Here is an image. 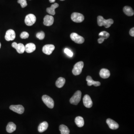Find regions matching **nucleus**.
Instances as JSON below:
<instances>
[{"mask_svg":"<svg viewBox=\"0 0 134 134\" xmlns=\"http://www.w3.org/2000/svg\"><path fill=\"white\" fill-rule=\"evenodd\" d=\"M15 49L19 53H23L25 51V46L22 43L18 44Z\"/></svg>","mask_w":134,"mask_h":134,"instance_id":"nucleus-25","label":"nucleus"},{"mask_svg":"<svg viewBox=\"0 0 134 134\" xmlns=\"http://www.w3.org/2000/svg\"><path fill=\"white\" fill-rule=\"evenodd\" d=\"M25 51L28 53H31L35 50V44L32 43H30L26 45L25 46Z\"/></svg>","mask_w":134,"mask_h":134,"instance_id":"nucleus-16","label":"nucleus"},{"mask_svg":"<svg viewBox=\"0 0 134 134\" xmlns=\"http://www.w3.org/2000/svg\"><path fill=\"white\" fill-rule=\"evenodd\" d=\"M56 0H49V2L50 3H53L55 2Z\"/></svg>","mask_w":134,"mask_h":134,"instance_id":"nucleus-32","label":"nucleus"},{"mask_svg":"<svg viewBox=\"0 0 134 134\" xmlns=\"http://www.w3.org/2000/svg\"><path fill=\"white\" fill-rule=\"evenodd\" d=\"M45 36V34L44 32L43 31L38 32L36 34V37L40 40L44 39Z\"/></svg>","mask_w":134,"mask_h":134,"instance_id":"nucleus-26","label":"nucleus"},{"mask_svg":"<svg viewBox=\"0 0 134 134\" xmlns=\"http://www.w3.org/2000/svg\"><path fill=\"white\" fill-rule=\"evenodd\" d=\"M16 129V126L14 123H9L6 126V131L9 133H13Z\"/></svg>","mask_w":134,"mask_h":134,"instance_id":"nucleus-20","label":"nucleus"},{"mask_svg":"<svg viewBox=\"0 0 134 134\" xmlns=\"http://www.w3.org/2000/svg\"><path fill=\"white\" fill-rule=\"evenodd\" d=\"M82 96V93L80 91H78L75 93L70 100V102L72 104L77 105L80 102Z\"/></svg>","mask_w":134,"mask_h":134,"instance_id":"nucleus-3","label":"nucleus"},{"mask_svg":"<svg viewBox=\"0 0 134 134\" xmlns=\"http://www.w3.org/2000/svg\"><path fill=\"white\" fill-rule=\"evenodd\" d=\"M123 12L125 14L128 16H132L134 15V10L131 7L129 6H125L123 8Z\"/></svg>","mask_w":134,"mask_h":134,"instance_id":"nucleus-21","label":"nucleus"},{"mask_svg":"<svg viewBox=\"0 0 134 134\" xmlns=\"http://www.w3.org/2000/svg\"><path fill=\"white\" fill-rule=\"evenodd\" d=\"M60 1H65V0H60Z\"/></svg>","mask_w":134,"mask_h":134,"instance_id":"nucleus-34","label":"nucleus"},{"mask_svg":"<svg viewBox=\"0 0 134 134\" xmlns=\"http://www.w3.org/2000/svg\"><path fill=\"white\" fill-rule=\"evenodd\" d=\"M16 37L14 31L12 29L8 30L6 33L5 39L7 41L14 40Z\"/></svg>","mask_w":134,"mask_h":134,"instance_id":"nucleus-8","label":"nucleus"},{"mask_svg":"<svg viewBox=\"0 0 134 134\" xmlns=\"http://www.w3.org/2000/svg\"><path fill=\"white\" fill-rule=\"evenodd\" d=\"M71 39L76 43L81 44L84 42V38L82 36L79 35L78 34L75 32L71 33L70 35Z\"/></svg>","mask_w":134,"mask_h":134,"instance_id":"nucleus-6","label":"nucleus"},{"mask_svg":"<svg viewBox=\"0 0 134 134\" xmlns=\"http://www.w3.org/2000/svg\"><path fill=\"white\" fill-rule=\"evenodd\" d=\"M86 80L87 82V85L89 86L93 85L95 87H98L101 85V83L100 82L94 81L90 76H88L87 77Z\"/></svg>","mask_w":134,"mask_h":134,"instance_id":"nucleus-15","label":"nucleus"},{"mask_svg":"<svg viewBox=\"0 0 134 134\" xmlns=\"http://www.w3.org/2000/svg\"><path fill=\"white\" fill-rule=\"evenodd\" d=\"M54 19L51 15H47L44 18L43 23L46 26H50L53 24Z\"/></svg>","mask_w":134,"mask_h":134,"instance_id":"nucleus-12","label":"nucleus"},{"mask_svg":"<svg viewBox=\"0 0 134 134\" xmlns=\"http://www.w3.org/2000/svg\"><path fill=\"white\" fill-rule=\"evenodd\" d=\"M75 123L78 127H82L84 125V119L82 117L78 116L75 118Z\"/></svg>","mask_w":134,"mask_h":134,"instance_id":"nucleus-22","label":"nucleus"},{"mask_svg":"<svg viewBox=\"0 0 134 134\" xmlns=\"http://www.w3.org/2000/svg\"><path fill=\"white\" fill-rule=\"evenodd\" d=\"M107 125L109 127L110 129L112 130H116L118 129L119 127V125L112 119L110 118H108L106 121Z\"/></svg>","mask_w":134,"mask_h":134,"instance_id":"nucleus-13","label":"nucleus"},{"mask_svg":"<svg viewBox=\"0 0 134 134\" xmlns=\"http://www.w3.org/2000/svg\"><path fill=\"white\" fill-rule=\"evenodd\" d=\"M58 6H59V5L58 4L54 3V4L51 5V7L47 8V10H46L47 12L51 15H54L56 14L55 11V9L58 8Z\"/></svg>","mask_w":134,"mask_h":134,"instance_id":"nucleus-17","label":"nucleus"},{"mask_svg":"<svg viewBox=\"0 0 134 134\" xmlns=\"http://www.w3.org/2000/svg\"><path fill=\"white\" fill-rule=\"evenodd\" d=\"M71 19L74 22L80 23L83 21L84 17L82 14L79 13H74L71 15Z\"/></svg>","mask_w":134,"mask_h":134,"instance_id":"nucleus-7","label":"nucleus"},{"mask_svg":"<svg viewBox=\"0 0 134 134\" xmlns=\"http://www.w3.org/2000/svg\"><path fill=\"white\" fill-rule=\"evenodd\" d=\"M59 130L61 134H69L70 130L69 128L65 125H62L59 126Z\"/></svg>","mask_w":134,"mask_h":134,"instance_id":"nucleus-24","label":"nucleus"},{"mask_svg":"<svg viewBox=\"0 0 134 134\" xmlns=\"http://www.w3.org/2000/svg\"><path fill=\"white\" fill-rule=\"evenodd\" d=\"M97 22L99 26H104L106 28H108L113 23L114 21L112 19H105L102 16H99L97 17Z\"/></svg>","mask_w":134,"mask_h":134,"instance_id":"nucleus-1","label":"nucleus"},{"mask_svg":"<svg viewBox=\"0 0 134 134\" xmlns=\"http://www.w3.org/2000/svg\"><path fill=\"white\" fill-rule=\"evenodd\" d=\"M65 83V79L62 77H60L56 81V85L57 88H61L64 86Z\"/></svg>","mask_w":134,"mask_h":134,"instance_id":"nucleus-23","label":"nucleus"},{"mask_svg":"<svg viewBox=\"0 0 134 134\" xmlns=\"http://www.w3.org/2000/svg\"><path fill=\"white\" fill-rule=\"evenodd\" d=\"M129 34L131 36H134V28H131L129 32Z\"/></svg>","mask_w":134,"mask_h":134,"instance_id":"nucleus-30","label":"nucleus"},{"mask_svg":"<svg viewBox=\"0 0 134 134\" xmlns=\"http://www.w3.org/2000/svg\"><path fill=\"white\" fill-rule=\"evenodd\" d=\"M99 36H101L98 40V43L99 44H101L104 41L105 39H107L109 36V33L107 32L103 31L100 32Z\"/></svg>","mask_w":134,"mask_h":134,"instance_id":"nucleus-14","label":"nucleus"},{"mask_svg":"<svg viewBox=\"0 0 134 134\" xmlns=\"http://www.w3.org/2000/svg\"><path fill=\"white\" fill-rule=\"evenodd\" d=\"M84 66V63L83 62L80 61L77 63L72 70V73L75 75H80L82 72L83 68Z\"/></svg>","mask_w":134,"mask_h":134,"instance_id":"nucleus-2","label":"nucleus"},{"mask_svg":"<svg viewBox=\"0 0 134 134\" xmlns=\"http://www.w3.org/2000/svg\"><path fill=\"white\" fill-rule=\"evenodd\" d=\"M17 44H18L17 43H16V42H14V43H12V47H13L14 48H15V49L16 47H17Z\"/></svg>","mask_w":134,"mask_h":134,"instance_id":"nucleus-31","label":"nucleus"},{"mask_svg":"<svg viewBox=\"0 0 134 134\" xmlns=\"http://www.w3.org/2000/svg\"><path fill=\"white\" fill-rule=\"evenodd\" d=\"M83 104L85 107L87 108H90L92 107L93 103L89 95H85L83 97Z\"/></svg>","mask_w":134,"mask_h":134,"instance_id":"nucleus-11","label":"nucleus"},{"mask_svg":"<svg viewBox=\"0 0 134 134\" xmlns=\"http://www.w3.org/2000/svg\"><path fill=\"white\" fill-rule=\"evenodd\" d=\"M10 109L19 114H22L24 111V108L23 106L20 105H12L9 107Z\"/></svg>","mask_w":134,"mask_h":134,"instance_id":"nucleus-9","label":"nucleus"},{"mask_svg":"<svg viewBox=\"0 0 134 134\" xmlns=\"http://www.w3.org/2000/svg\"><path fill=\"white\" fill-rule=\"evenodd\" d=\"M55 49V46L53 44H47L43 47V52L47 55H50Z\"/></svg>","mask_w":134,"mask_h":134,"instance_id":"nucleus-10","label":"nucleus"},{"mask_svg":"<svg viewBox=\"0 0 134 134\" xmlns=\"http://www.w3.org/2000/svg\"><path fill=\"white\" fill-rule=\"evenodd\" d=\"M36 21L35 16L32 14H29L26 16L25 22L27 26H32Z\"/></svg>","mask_w":134,"mask_h":134,"instance_id":"nucleus-5","label":"nucleus"},{"mask_svg":"<svg viewBox=\"0 0 134 134\" xmlns=\"http://www.w3.org/2000/svg\"><path fill=\"white\" fill-rule=\"evenodd\" d=\"M48 126V123L46 121L43 122L39 125L38 127V131L40 133L43 132L47 129Z\"/></svg>","mask_w":134,"mask_h":134,"instance_id":"nucleus-19","label":"nucleus"},{"mask_svg":"<svg viewBox=\"0 0 134 134\" xmlns=\"http://www.w3.org/2000/svg\"><path fill=\"white\" fill-rule=\"evenodd\" d=\"M42 100L47 107L50 108H53L54 106V101L52 98L47 95H44L42 96Z\"/></svg>","mask_w":134,"mask_h":134,"instance_id":"nucleus-4","label":"nucleus"},{"mask_svg":"<svg viewBox=\"0 0 134 134\" xmlns=\"http://www.w3.org/2000/svg\"><path fill=\"white\" fill-rule=\"evenodd\" d=\"M64 52L70 57H72L74 55L73 52H71L70 50L68 49V48H65L64 50Z\"/></svg>","mask_w":134,"mask_h":134,"instance_id":"nucleus-28","label":"nucleus"},{"mask_svg":"<svg viewBox=\"0 0 134 134\" xmlns=\"http://www.w3.org/2000/svg\"><path fill=\"white\" fill-rule=\"evenodd\" d=\"M1 43H0V48H1Z\"/></svg>","mask_w":134,"mask_h":134,"instance_id":"nucleus-33","label":"nucleus"},{"mask_svg":"<svg viewBox=\"0 0 134 134\" xmlns=\"http://www.w3.org/2000/svg\"><path fill=\"white\" fill-rule=\"evenodd\" d=\"M100 75L103 79L108 78L110 76V73L107 69H102L100 71Z\"/></svg>","mask_w":134,"mask_h":134,"instance_id":"nucleus-18","label":"nucleus"},{"mask_svg":"<svg viewBox=\"0 0 134 134\" xmlns=\"http://www.w3.org/2000/svg\"><path fill=\"white\" fill-rule=\"evenodd\" d=\"M18 3L21 5L22 8H25L27 5L26 0H18Z\"/></svg>","mask_w":134,"mask_h":134,"instance_id":"nucleus-27","label":"nucleus"},{"mask_svg":"<svg viewBox=\"0 0 134 134\" xmlns=\"http://www.w3.org/2000/svg\"><path fill=\"white\" fill-rule=\"evenodd\" d=\"M29 34L27 32H23L20 35V37L22 39H26L28 38Z\"/></svg>","mask_w":134,"mask_h":134,"instance_id":"nucleus-29","label":"nucleus"}]
</instances>
